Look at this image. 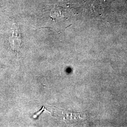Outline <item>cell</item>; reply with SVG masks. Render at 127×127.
<instances>
[{"instance_id":"obj_1","label":"cell","mask_w":127,"mask_h":127,"mask_svg":"<svg viewBox=\"0 0 127 127\" xmlns=\"http://www.w3.org/2000/svg\"><path fill=\"white\" fill-rule=\"evenodd\" d=\"M12 38L13 48L14 50L18 52L21 50L22 45L21 34L18 27H15L14 29Z\"/></svg>"}]
</instances>
